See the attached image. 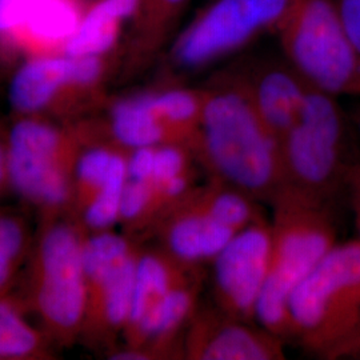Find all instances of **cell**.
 <instances>
[{
  "instance_id": "obj_30",
  "label": "cell",
  "mask_w": 360,
  "mask_h": 360,
  "mask_svg": "<svg viewBox=\"0 0 360 360\" xmlns=\"http://www.w3.org/2000/svg\"><path fill=\"white\" fill-rule=\"evenodd\" d=\"M8 183L7 178V146L0 143V191L3 186Z\"/></svg>"
},
{
  "instance_id": "obj_1",
  "label": "cell",
  "mask_w": 360,
  "mask_h": 360,
  "mask_svg": "<svg viewBox=\"0 0 360 360\" xmlns=\"http://www.w3.org/2000/svg\"><path fill=\"white\" fill-rule=\"evenodd\" d=\"M195 155L214 180L252 199L271 202L285 186L281 143L259 115L248 84L206 91Z\"/></svg>"
},
{
  "instance_id": "obj_12",
  "label": "cell",
  "mask_w": 360,
  "mask_h": 360,
  "mask_svg": "<svg viewBox=\"0 0 360 360\" xmlns=\"http://www.w3.org/2000/svg\"><path fill=\"white\" fill-rule=\"evenodd\" d=\"M77 84V59L65 53L30 58L15 72L10 84V103L26 116L44 111L67 90Z\"/></svg>"
},
{
  "instance_id": "obj_11",
  "label": "cell",
  "mask_w": 360,
  "mask_h": 360,
  "mask_svg": "<svg viewBox=\"0 0 360 360\" xmlns=\"http://www.w3.org/2000/svg\"><path fill=\"white\" fill-rule=\"evenodd\" d=\"M163 214L160 230L166 252L184 264L214 260L236 233L195 206L188 195Z\"/></svg>"
},
{
  "instance_id": "obj_24",
  "label": "cell",
  "mask_w": 360,
  "mask_h": 360,
  "mask_svg": "<svg viewBox=\"0 0 360 360\" xmlns=\"http://www.w3.org/2000/svg\"><path fill=\"white\" fill-rule=\"evenodd\" d=\"M154 215H156V207L153 184L127 180L120 203V220L129 224H139Z\"/></svg>"
},
{
  "instance_id": "obj_27",
  "label": "cell",
  "mask_w": 360,
  "mask_h": 360,
  "mask_svg": "<svg viewBox=\"0 0 360 360\" xmlns=\"http://www.w3.org/2000/svg\"><path fill=\"white\" fill-rule=\"evenodd\" d=\"M28 0H0V38H11L20 26Z\"/></svg>"
},
{
  "instance_id": "obj_15",
  "label": "cell",
  "mask_w": 360,
  "mask_h": 360,
  "mask_svg": "<svg viewBox=\"0 0 360 360\" xmlns=\"http://www.w3.org/2000/svg\"><path fill=\"white\" fill-rule=\"evenodd\" d=\"M84 11L77 0H28L20 26L11 39L49 51L62 52Z\"/></svg>"
},
{
  "instance_id": "obj_18",
  "label": "cell",
  "mask_w": 360,
  "mask_h": 360,
  "mask_svg": "<svg viewBox=\"0 0 360 360\" xmlns=\"http://www.w3.org/2000/svg\"><path fill=\"white\" fill-rule=\"evenodd\" d=\"M188 199L207 215L235 232L259 218L252 198L217 180L207 187L193 190Z\"/></svg>"
},
{
  "instance_id": "obj_19",
  "label": "cell",
  "mask_w": 360,
  "mask_h": 360,
  "mask_svg": "<svg viewBox=\"0 0 360 360\" xmlns=\"http://www.w3.org/2000/svg\"><path fill=\"white\" fill-rule=\"evenodd\" d=\"M41 335L11 299L0 295V359H34L44 354Z\"/></svg>"
},
{
  "instance_id": "obj_31",
  "label": "cell",
  "mask_w": 360,
  "mask_h": 360,
  "mask_svg": "<svg viewBox=\"0 0 360 360\" xmlns=\"http://www.w3.org/2000/svg\"><path fill=\"white\" fill-rule=\"evenodd\" d=\"M352 355H355V356H356V358H360V345H359V346H358V348H356V349H355V352H354V354H352Z\"/></svg>"
},
{
  "instance_id": "obj_14",
  "label": "cell",
  "mask_w": 360,
  "mask_h": 360,
  "mask_svg": "<svg viewBox=\"0 0 360 360\" xmlns=\"http://www.w3.org/2000/svg\"><path fill=\"white\" fill-rule=\"evenodd\" d=\"M193 267L168 252H139L132 309L124 328L127 339L142 327L172 288L193 276Z\"/></svg>"
},
{
  "instance_id": "obj_21",
  "label": "cell",
  "mask_w": 360,
  "mask_h": 360,
  "mask_svg": "<svg viewBox=\"0 0 360 360\" xmlns=\"http://www.w3.org/2000/svg\"><path fill=\"white\" fill-rule=\"evenodd\" d=\"M117 151L119 148L112 146L96 144L77 155L74 166V198L80 210L103 187Z\"/></svg>"
},
{
  "instance_id": "obj_26",
  "label": "cell",
  "mask_w": 360,
  "mask_h": 360,
  "mask_svg": "<svg viewBox=\"0 0 360 360\" xmlns=\"http://www.w3.org/2000/svg\"><path fill=\"white\" fill-rule=\"evenodd\" d=\"M155 148L156 147H141L129 150L127 154L129 179L151 183L154 174Z\"/></svg>"
},
{
  "instance_id": "obj_10",
  "label": "cell",
  "mask_w": 360,
  "mask_h": 360,
  "mask_svg": "<svg viewBox=\"0 0 360 360\" xmlns=\"http://www.w3.org/2000/svg\"><path fill=\"white\" fill-rule=\"evenodd\" d=\"M183 355L193 360L284 359L282 338L220 311L198 312L190 321Z\"/></svg>"
},
{
  "instance_id": "obj_6",
  "label": "cell",
  "mask_w": 360,
  "mask_h": 360,
  "mask_svg": "<svg viewBox=\"0 0 360 360\" xmlns=\"http://www.w3.org/2000/svg\"><path fill=\"white\" fill-rule=\"evenodd\" d=\"M83 235L68 223L50 226L39 242L34 269V303L51 334L68 339L83 331L87 287Z\"/></svg>"
},
{
  "instance_id": "obj_7",
  "label": "cell",
  "mask_w": 360,
  "mask_h": 360,
  "mask_svg": "<svg viewBox=\"0 0 360 360\" xmlns=\"http://www.w3.org/2000/svg\"><path fill=\"white\" fill-rule=\"evenodd\" d=\"M77 158L74 142L63 131L37 117H23L8 136V183L37 206H65L74 196Z\"/></svg>"
},
{
  "instance_id": "obj_4",
  "label": "cell",
  "mask_w": 360,
  "mask_h": 360,
  "mask_svg": "<svg viewBox=\"0 0 360 360\" xmlns=\"http://www.w3.org/2000/svg\"><path fill=\"white\" fill-rule=\"evenodd\" d=\"M284 52L311 87L359 95L360 56L334 0H294L278 27Z\"/></svg>"
},
{
  "instance_id": "obj_2",
  "label": "cell",
  "mask_w": 360,
  "mask_h": 360,
  "mask_svg": "<svg viewBox=\"0 0 360 360\" xmlns=\"http://www.w3.org/2000/svg\"><path fill=\"white\" fill-rule=\"evenodd\" d=\"M271 203L270 267L255 319L271 334L283 338L291 335L290 297L294 288L338 242L334 220L322 199L284 186Z\"/></svg>"
},
{
  "instance_id": "obj_20",
  "label": "cell",
  "mask_w": 360,
  "mask_h": 360,
  "mask_svg": "<svg viewBox=\"0 0 360 360\" xmlns=\"http://www.w3.org/2000/svg\"><path fill=\"white\" fill-rule=\"evenodd\" d=\"M127 180V154L119 150L103 187L82 210L84 224L90 230L107 231L120 220V203Z\"/></svg>"
},
{
  "instance_id": "obj_25",
  "label": "cell",
  "mask_w": 360,
  "mask_h": 360,
  "mask_svg": "<svg viewBox=\"0 0 360 360\" xmlns=\"http://www.w3.org/2000/svg\"><path fill=\"white\" fill-rule=\"evenodd\" d=\"M190 148L179 144H162L155 148L154 174L151 184L159 186L167 180L190 172Z\"/></svg>"
},
{
  "instance_id": "obj_32",
  "label": "cell",
  "mask_w": 360,
  "mask_h": 360,
  "mask_svg": "<svg viewBox=\"0 0 360 360\" xmlns=\"http://www.w3.org/2000/svg\"><path fill=\"white\" fill-rule=\"evenodd\" d=\"M359 129H360V116H359Z\"/></svg>"
},
{
  "instance_id": "obj_22",
  "label": "cell",
  "mask_w": 360,
  "mask_h": 360,
  "mask_svg": "<svg viewBox=\"0 0 360 360\" xmlns=\"http://www.w3.org/2000/svg\"><path fill=\"white\" fill-rule=\"evenodd\" d=\"M26 243V229L20 219L0 215V295L11 282Z\"/></svg>"
},
{
  "instance_id": "obj_17",
  "label": "cell",
  "mask_w": 360,
  "mask_h": 360,
  "mask_svg": "<svg viewBox=\"0 0 360 360\" xmlns=\"http://www.w3.org/2000/svg\"><path fill=\"white\" fill-rule=\"evenodd\" d=\"M110 126L115 142L127 150L178 144L156 114L150 94L117 102L111 110Z\"/></svg>"
},
{
  "instance_id": "obj_13",
  "label": "cell",
  "mask_w": 360,
  "mask_h": 360,
  "mask_svg": "<svg viewBox=\"0 0 360 360\" xmlns=\"http://www.w3.org/2000/svg\"><path fill=\"white\" fill-rule=\"evenodd\" d=\"M247 84L259 115L282 143L302 114L311 86L297 72L282 68L267 70Z\"/></svg>"
},
{
  "instance_id": "obj_28",
  "label": "cell",
  "mask_w": 360,
  "mask_h": 360,
  "mask_svg": "<svg viewBox=\"0 0 360 360\" xmlns=\"http://www.w3.org/2000/svg\"><path fill=\"white\" fill-rule=\"evenodd\" d=\"M348 38L360 56V0H334Z\"/></svg>"
},
{
  "instance_id": "obj_29",
  "label": "cell",
  "mask_w": 360,
  "mask_h": 360,
  "mask_svg": "<svg viewBox=\"0 0 360 360\" xmlns=\"http://www.w3.org/2000/svg\"><path fill=\"white\" fill-rule=\"evenodd\" d=\"M346 186H347L348 193L351 196V205L354 208L355 223H356V229L359 233L358 239L360 240V163H356L349 167Z\"/></svg>"
},
{
  "instance_id": "obj_3",
  "label": "cell",
  "mask_w": 360,
  "mask_h": 360,
  "mask_svg": "<svg viewBox=\"0 0 360 360\" xmlns=\"http://www.w3.org/2000/svg\"><path fill=\"white\" fill-rule=\"evenodd\" d=\"M291 335L311 352L336 358L360 345V240L338 243L290 297Z\"/></svg>"
},
{
  "instance_id": "obj_23",
  "label": "cell",
  "mask_w": 360,
  "mask_h": 360,
  "mask_svg": "<svg viewBox=\"0 0 360 360\" xmlns=\"http://www.w3.org/2000/svg\"><path fill=\"white\" fill-rule=\"evenodd\" d=\"M188 0H141L136 13L138 35L144 41L162 38Z\"/></svg>"
},
{
  "instance_id": "obj_16",
  "label": "cell",
  "mask_w": 360,
  "mask_h": 360,
  "mask_svg": "<svg viewBox=\"0 0 360 360\" xmlns=\"http://www.w3.org/2000/svg\"><path fill=\"white\" fill-rule=\"evenodd\" d=\"M141 0H99L84 11L77 31L60 53L68 56H103L115 46L120 25L135 16Z\"/></svg>"
},
{
  "instance_id": "obj_9",
  "label": "cell",
  "mask_w": 360,
  "mask_h": 360,
  "mask_svg": "<svg viewBox=\"0 0 360 360\" xmlns=\"http://www.w3.org/2000/svg\"><path fill=\"white\" fill-rule=\"evenodd\" d=\"M271 257V224L262 217L236 232L214 262L219 309L239 321L255 319Z\"/></svg>"
},
{
  "instance_id": "obj_5",
  "label": "cell",
  "mask_w": 360,
  "mask_h": 360,
  "mask_svg": "<svg viewBox=\"0 0 360 360\" xmlns=\"http://www.w3.org/2000/svg\"><path fill=\"white\" fill-rule=\"evenodd\" d=\"M345 136L335 96L309 87L302 114L281 143L285 186L326 202L347 180Z\"/></svg>"
},
{
  "instance_id": "obj_8",
  "label": "cell",
  "mask_w": 360,
  "mask_h": 360,
  "mask_svg": "<svg viewBox=\"0 0 360 360\" xmlns=\"http://www.w3.org/2000/svg\"><path fill=\"white\" fill-rule=\"evenodd\" d=\"M294 0H215L184 28L172 49L174 60L198 68L243 46L257 32L278 28Z\"/></svg>"
}]
</instances>
